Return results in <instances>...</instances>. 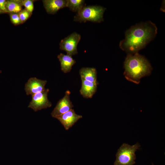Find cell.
Returning a JSON list of instances; mask_svg holds the SVG:
<instances>
[{
  "label": "cell",
  "mask_w": 165,
  "mask_h": 165,
  "mask_svg": "<svg viewBox=\"0 0 165 165\" xmlns=\"http://www.w3.org/2000/svg\"><path fill=\"white\" fill-rule=\"evenodd\" d=\"M157 33L156 25L150 21L136 24L126 31L119 47L127 54L138 53L154 39Z\"/></svg>",
  "instance_id": "cell-1"
},
{
  "label": "cell",
  "mask_w": 165,
  "mask_h": 165,
  "mask_svg": "<svg viewBox=\"0 0 165 165\" xmlns=\"http://www.w3.org/2000/svg\"><path fill=\"white\" fill-rule=\"evenodd\" d=\"M124 75L128 80L136 84L143 77L149 75L152 68L148 61L138 53L127 54L124 63Z\"/></svg>",
  "instance_id": "cell-2"
},
{
  "label": "cell",
  "mask_w": 165,
  "mask_h": 165,
  "mask_svg": "<svg viewBox=\"0 0 165 165\" xmlns=\"http://www.w3.org/2000/svg\"><path fill=\"white\" fill-rule=\"evenodd\" d=\"M106 8L101 6H84L77 13L74 20L80 22L90 21L101 23L103 21V14Z\"/></svg>",
  "instance_id": "cell-3"
},
{
  "label": "cell",
  "mask_w": 165,
  "mask_h": 165,
  "mask_svg": "<svg viewBox=\"0 0 165 165\" xmlns=\"http://www.w3.org/2000/svg\"><path fill=\"white\" fill-rule=\"evenodd\" d=\"M140 145L138 142L132 145L123 143L117 150L114 165L134 164L136 159L135 152L137 150L140 149Z\"/></svg>",
  "instance_id": "cell-4"
},
{
  "label": "cell",
  "mask_w": 165,
  "mask_h": 165,
  "mask_svg": "<svg viewBox=\"0 0 165 165\" xmlns=\"http://www.w3.org/2000/svg\"><path fill=\"white\" fill-rule=\"evenodd\" d=\"M48 89L32 95V100L29 103L28 108L32 109L35 112L42 109L50 108L52 103L48 98Z\"/></svg>",
  "instance_id": "cell-5"
},
{
  "label": "cell",
  "mask_w": 165,
  "mask_h": 165,
  "mask_svg": "<svg viewBox=\"0 0 165 165\" xmlns=\"http://www.w3.org/2000/svg\"><path fill=\"white\" fill-rule=\"evenodd\" d=\"M81 38L79 34L75 32L72 33L61 40L59 44L60 49L71 56L77 54V46Z\"/></svg>",
  "instance_id": "cell-6"
},
{
  "label": "cell",
  "mask_w": 165,
  "mask_h": 165,
  "mask_svg": "<svg viewBox=\"0 0 165 165\" xmlns=\"http://www.w3.org/2000/svg\"><path fill=\"white\" fill-rule=\"evenodd\" d=\"M70 94L69 90H67L64 97L57 102L51 114L53 117L56 118L72 109L74 106L70 100Z\"/></svg>",
  "instance_id": "cell-7"
},
{
  "label": "cell",
  "mask_w": 165,
  "mask_h": 165,
  "mask_svg": "<svg viewBox=\"0 0 165 165\" xmlns=\"http://www.w3.org/2000/svg\"><path fill=\"white\" fill-rule=\"evenodd\" d=\"M47 81L38 79L36 77L30 78L25 86V90L27 95H33L45 90V86Z\"/></svg>",
  "instance_id": "cell-8"
},
{
  "label": "cell",
  "mask_w": 165,
  "mask_h": 165,
  "mask_svg": "<svg viewBox=\"0 0 165 165\" xmlns=\"http://www.w3.org/2000/svg\"><path fill=\"white\" fill-rule=\"evenodd\" d=\"M82 117V116L76 114L74 109H72L55 118L60 122L66 130H68Z\"/></svg>",
  "instance_id": "cell-9"
},
{
  "label": "cell",
  "mask_w": 165,
  "mask_h": 165,
  "mask_svg": "<svg viewBox=\"0 0 165 165\" xmlns=\"http://www.w3.org/2000/svg\"><path fill=\"white\" fill-rule=\"evenodd\" d=\"M42 2L46 12L53 14L60 9L67 7L68 0H43Z\"/></svg>",
  "instance_id": "cell-10"
},
{
  "label": "cell",
  "mask_w": 165,
  "mask_h": 165,
  "mask_svg": "<svg viewBox=\"0 0 165 165\" xmlns=\"http://www.w3.org/2000/svg\"><path fill=\"white\" fill-rule=\"evenodd\" d=\"M81 79L82 86L80 90V94L85 98H92L96 91L98 84Z\"/></svg>",
  "instance_id": "cell-11"
},
{
  "label": "cell",
  "mask_w": 165,
  "mask_h": 165,
  "mask_svg": "<svg viewBox=\"0 0 165 165\" xmlns=\"http://www.w3.org/2000/svg\"><path fill=\"white\" fill-rule=\"evenodd\" d=\"M57 58L60 63L61 70L65 73L70 72L76 62L72 56L67 54L61 53L57 56Z\"/></svg>",
  "instance_id": "cell-12"
},
{
  "label": "cell",
  "mask_w": 165,
  "mask_h": 165,
  "mask_svg": "<svg viewBox=\"0 0 165 165\" xmlns=\"http://www.w3.org/2000/svg\"><path fill=\"white\" fill-rule=\"evenodd\" d=\"M81 78L87 81L98 84L97 81V72L94 68H82L79 70Z\"/></svg>",
  "instance_id": "cell-13"
},
{
  "label": "cell",
  "mask_w": 165,
  "mask_h": 165,
  "mask_svg": "<svg viewBox=\"0 0 165 165\" xmlns=\"http://www.w3.org/2000/svg\"><path fill=\"white\" fill-rule=\"evenodd\" d=\"M20 0H6V7L8 13H18L22 10Z\"/></svg>",
  "instance_id": "cell-14"
},
{
  "label": "cell",
  "mask_w": 165,
  "mask_h": 165,
  "mask_svg": "<svg viewBox=\"0 0 165 165\" xmlns=\"http://www.w3.org/2000/svg\"><path fill=\"white\" fill-rule=\"evenodd\" d=\"M85 2L83 0H68L67 7L72 11L77 13L84 6Z\"/></svg>",
  "instance_id": "cell-15"
},
{
  "label": "cell",
  "mask_w": 165,
  "mask_h": 165,
  "mask_svg": "<svg viewBox=\"0 0 165 165\" xmlns=\"http://www.w3.org/2000/svg\"><path fill=\"white\" fill-rule=\"evenodd\" d=\"M34 1L32 0H21V3L25 9L32 13L34 10Z\"/></svg>",
  "instance_id": "cell-16"
},
{
  "label": "cell",
  "mask_w": 165,
  "mask_h": 165,
  "mask_svg": "<svg viewBox=\"0 0 165 165\" xmlns=\"http://www.w3.org/2000/svg\"><path fill=\"white\" fill-rule=\"evenodd\" d=\"M31 14L25 9H22L18 13L20 19L23 23L30 17Z\"/></svg>",
  "instance_id": "cell-17"
},
{
  "label": "cell",
  "mask_w": 165,
  "mask_h": 165,
  "mask_svg": "<svg viewBox=\"0 0 165 165\" xmlns=\"http://www.w3.org/2000/svg\"><path fill=\"white\" fill-rule=\"evenodd\" d=\"M11 22L14 25H17L23 23L21 21L18 13H9Z\"/></svg>",
  "instance_id": "cell-18"
},
{
  "label": "cell",
  "mask_w": 165,
  "mask_h": 165,
  "mask_svg": "<svg viewBox=\"0 0 165 165\" xmlns=\"http://www.w3.org/2000/svg\"><path fill=\"white\" fill-rule=\"evenodd\" d=\"M6 0H0V8L5 13H8L6 7Z\"/></svg>",
  "instance_id": "cell-19"
},
{
  "label": "cell",
  "mask_w": 165,
  "mask_h": 165,
  "mask_svg": "<svg viewBox=\"0 0 165 165\" xmlns=\"http://www.w3.org/2000/svg\"><path fill=\"white\" fill-rule=\"evenodd\" d=\"M5 13L0 8V14L4 13Z\"/></svg>",
  "instance_id": "cell-20"
},
{
  "label": "cell",
  "mask_w": 165,
  "mask_h": 165,
  "mask_svg": "<svg viewBox=\"0 0 165 165\" xmlns=\"http://www.w3.org/2000/svg\"><path fill=\"white\" fill-rule=\"evenodd\" d=\"M152 165H154V164L153 163H152Z\"/></svg>",
  "instance_id": "cell-21"
}]
</instances>
